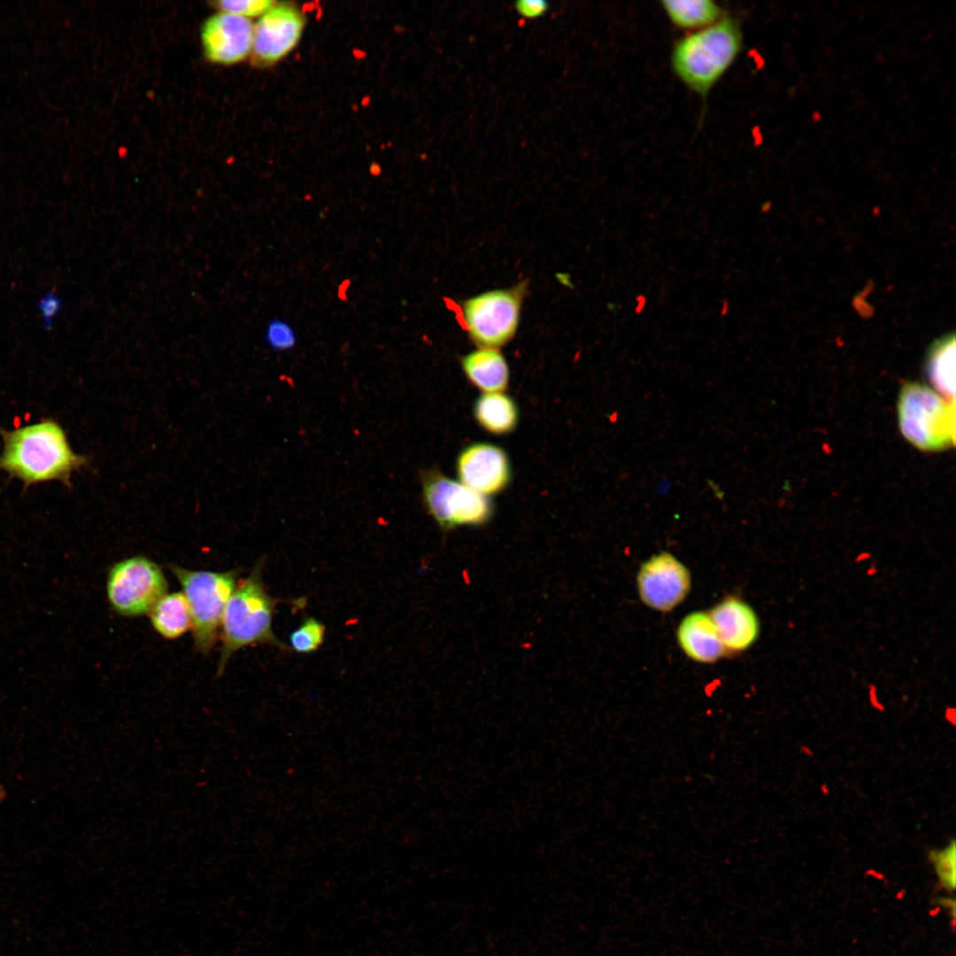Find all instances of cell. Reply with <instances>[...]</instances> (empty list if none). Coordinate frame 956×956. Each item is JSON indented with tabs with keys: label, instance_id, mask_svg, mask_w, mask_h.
I'll use <instances>...</instances> for the list:
<instances>
[{
	"label": "cell",
	"instance_id": "3957f363",
	"mask_svg": "<svg viewBox=\"0 0 956 956\" xmlns=\"http://www.w3.org/2000/svg\"><path fill=\"white\" fill-rule=\"evenodd\" d=\"M261 562L238 581L226 605L221 621V650L218 664L220 675L232 654L256 644H271L287 650L274 635L272 623L278 600L267 592L261 578Z\"/></svg>",
	"mask_w": 956,
	"mask_h": 956
},
{
	"label": "cell",
	"instance_id": "8992f818",
	"mask_svg": "<svg viewBox=\"0 0 956 956\" xmlns=\"http://www.w3.org/2000/svg\"><path fill=\"white\" fill-rule=\"evenodd\" d=\"M179 581L191 615L194 644L204 654L213 647L239 569L225 572L190 570L169 565Z\"/></svg>",
	"mask_w": 956,
	"mask_h": 956
},
{
	"label": "cell",
	"instance_id": "2e32d148",
	"mask_svg": "<svg viewBox=\"0 0 956 956\" xmlns=\"http://www.w3.org/2000/svg\"><path fill=\"white\" fill-rule=\"evenodd\" d=\"M476 422L493 435L513 432L519 420V410L514 400L503 392L482 393L474 402Z\"/></svg>",
	"mask_w": 956,
	"mask_h": 956
},
{
	"label": "cell",
	"instance_id": "7a4b0ae2",
	"mask_svg": "<svg viewBox=\"0 0 956 956\" xmlns=\"http://www.w3.org/2000/svg\"><path fill=\"white\" fill-rule=\"evenodd\" d=\"M742 46L739 21L724 15L713 25L679 39L672 50L671 66L685 86L705 98L733 65Z\"/></svg>",
	"mask_w": 956,
	"mask_h": 956
},
{
	"label": "cell",
	"instance_id": "8fae6325",
	"mask_svg": "<svg viewBox=\"0 0 956 956\" xmlns=\"http://www.w3.org/2000/svg\"><path fill=\"white\" fill-rule=\"evenodd\" d=\"M456 471L460 482L485 497L505 490L512 475L506 452L489 443L465 447L457 458Z\"/></svg>",
	"mask_w": 956,
	"mask_h": 956
},
{
	"label": "cell",
	"instance_id": "7c38bea8",
	"mask_svg": "<svg viewBox=\"0 0 956 956\" xmlns=\"http://www.w3.org/2000/svg\"><path fill=\"white\" fill-rule=\"evenodd\" d=\"M253 27L250 19L236 14L219 12L212 15L201 29L206 58L220 65L243 61L251 53Z\"/></svg>",
	"mask_w": 956,
	"mask_h": 956
},
{
	"label": "cell",
	"instance_id": "603a6c76",
	"mask_svg": "<svg viewBox=\"0 0 956 956\" xmlns=\"http://www.w3.org/2000/svg\"><path fill=\"white\" fill-rule=\"evenodd\" d=\"M274 4L271 0H223L216 2L215 4L220 12L236 14L251 19L252 17L263 15Z\"/></svg>",
	"mask_w": 956,
	"mask_h": 956
},
{
	"label": "cell",
	"instance_id": "5bb4252c",
	"mask_svg": "<svg viewBox=\"0 0 956 956\" xmlns=\"http://www.w3.org/2000/svg\"><path fill=\"white\" fill-rule=\"evenodd\" d=\"M677 640L684 653L702 663H714L727 651L708 613L686 615L677 628Z\"/></svg>",
	"mask_w": 956,
	"mask_h": 956
},
{
	"label": "cell",
	"instance_id": "ac0fdd59",
	"mask_svg": "<svg viewBox=\"0 0 956 956\" xmlns=\"http://www.w3.org/2000/svg\"><path fill=\"white\" fill-rule=\"evenodd\" d=\"M155 630L163 637L175 639L191 628V615L182 592L164 595L150 612Z\"/></svg>",
	"mask_w": 956,
	"mask_h": 956
},
{
	"label": "cell",
	"instance_id": "44dd1931",
	"mask_svg": "<svg viewBox=\"0 0 956 956\" xmlns=\"http://www.w3.org/2000/svg\"><path fill=\"white\" fill-rule=\"evenodd\" d=\"M264 340L276 352L292 350L297 343V335L293 326L281 318L270 319L264 329Z\"/></svg>",
	"mask_w": 956,
	"mask_h": 956
},
{
	"label": "cell",
	"instance_id": "9c48e42d",
	"mask_svg": "<svg viewBox=\"0 0 956 956\" xmlns=\"http://www.w3.org/2000/svg\"><path fill=\"white\" fill-rule=\"evenodd\" d=\"M690 589V571L667 551L650 558L637 574L640 598L647 606L659 612L673 610L683 601Z\"/></svg>",
	"mask_w": 956,
	"mask_h": 956
},
{
	"label": "cell",
	"instance_id": "30bf717a",
	"mask_svg": "<svg viewBox=\"0 0 956 956\" xmlns=\"http://www.w3.org/2000/svg\"><path fill=\"white\" fill-rule=\"evenodd\" d=\"M305 27V19L297 8L287 4H274L261 15L253 27L251 54L256 64H274L297 44Z\"/></svg>",
	"mask_w": 956,
	"mask_h": 956
},
{
	"label": "cell",
	"instance_id": "e0dca14e",
	"mask_svg": "<svg viewBox=\"0 0 956 956\" xmlns=\"http://www.w3.org/2000/svg\"><path fill=\"white\" fill-rule=\"evenodd\" d=\"M660 5L673 25L689 33L712 26L724 16L721 7L712 0H663Z\"/></svg>",
	"mask_w": 956,
	"mask_h": 956
},
{
	"label": "cell",
	"instance_id": "cb8c5ba5",
	"mask_svg": "<svg viewBox=\"0 0 956 956\" xmlns=\"http://www.w3.org/2000/svg\"><path fill=\"white\" fill-rule=\"evenodd\" d=\"M516 11L524 18L534 19L546 12L548 4L544 1H520L515 4Z\"/></svg>",
	"mask_w": 956,
	"mask_h": 956
},
{
	"label": "cell",
	"instance_id": "52a82bcc",
	"mask_svg": "<svg viewBox=\"0 0 956 956\" xmlns=\"http://www.w3.org/2000/svg\"><path fill=\"white\" fill-rule=\"evenodd\" d=\"M422 503L440 529L446 533L459 527H482L493 517L488 497L454 481L437 467L419 472Z\"/></svg>",
	"mask_w": 956,
	"mask_h": 956
},
{
	"label": "cell",
	"instance_id": "277c9868",
	"mask_svg": "<svg viewBox=\"0 0 956 956\" xmlns=\"http://www.w3.org/2000/svg\"><path fill=\"white\" fill-rule=\"evenodd\" d=\"M528 281L494 289L456 303L457 320L476 347L500 349L516 335Z\"/></svg>",
	"mask_w": 956,
	"mask_h": 956
},
{
	"label": "cell",
	"instance_id": "4fadbf2b",
	"mask_svg": "<svg viewBox=\"0 0 956 956\" xmlns=\"http://www.w3.org/2000/svg\"><path fill=\"white\" fill-rule=\"evenodd\" d=\"M727 651H743L758 638L759 623L753 609L735 597H729L708 613Z\"/></svg>",
	"mask_w": 956,
	"mask_h": 956
},
{
	"label": "cell",
	"instance_id": "484cf974",
	"mask_svg": "<svg viewBox=\"0 0 956 956\" xmlns=\"http://www.w3.org/2000/svg\"><path fill=\"white\" fill-rule=\"evenodd\" d=\"M645 297L644 296L636 297V301L638 305H636V307L635 309L636 313H640L643 311L645 306Z\"/></svg>",
	"mask_w": 956,
	"mask_h": 956
},
{
	"label": "cell",
	"instance_id": "ffe728a7",
	"mask_svg": "<svg viewBox=\"0 0 956 956\" xmlns=\"http://www.w3.org/2000/svg\"><path fill=\"white\" fill-rule=\"evenodd\" d=\"M325 632L326 627L319 620L313 617L305 619L289 636L291 650L297 653L316 651L324 641Z\"/></svg>",
	"mask_w": 956,
	"mask_h": 956
},
{
	"label": "cell",
	"instance_id": "9a60e30c",
	"mask_svg": "<svg viewBox=\"0 0 956 956\" xmlns=\"http://www.w3.org/2000/svg\"><path fill=\"white\" fill-rule=\"evenodd\" d=\"M466 379L483 393L506 389L510 370L500 349L476 347L459 358Z\"/></svg>",
	"mask_w": 956,
	"mask_h": 956
},
{
	"label": "cell",
	"instance_id": "4316f807",
	"mask_svg": "<svg viewBox=\"0 0 956 956\" xmlns=\"http://www.w3.org/2000/svg\"><path fill=\"white\" fill-rule=\"evenodd\" d=\"M729 302H728V300H727V299H724V300L722 301V304H721V314L724 316V315H725V314H726V313L728 312V311H729Z\"/></svg>",
	"mask_w": 956,
	"mask_h": 956
},
{
	"label": "cell",
	"instance_id": "ba28073f",
	"mask_svg": "<svg viewBox=\"0 0 956 956\" xmlns=\"http://www.w3.org/2000/svg\"><path fill=\"white\" fill-rule=\"evenodd\" d=\"M167 588L161 567L143 555L113 564L107 575L109 603L118 614L126 617L150 613Z\"/></svg>",
	"mask_w": 956,
	"mask_h": 956
},
{
	"label": "cell",
	"instance_id": "d6986e66",
	"mask_svg": "<svg viewBox=\"0 0 956 956\" xmlns=\"http://www.w3.org/2000/svg\"><path fill=\"white\" fill-rule=\"evenodd\" d=\"M928 376L936 389L948 400L955 397V339L949 335L931 347L927 362Z\"/></svg>",
	"mask_w": 956,
	"mask_h": 956
},
{
	"label": "cell",
	"instance_id": "5b68a950",
	"mask_svg": "<svg viewBox=\"0 0 956 956\" xmlns=\"http://www.w3.org/2000/svg\"><path fill=\"white\" fill-rule=\"evenodd\" d=\"M898 425L903 436L923 451H940L955 443V401L930 388L906 382L898 401Z\"/></svg>",
	"mask_w": 956,
	"mask_h": 956
},
{
	"label": "cell",
	"instance_id": "7402d4cb",
	"mask_svg": "<svg viewBox=\"0 0 956 956\" xmlns=\"http://www.w3.org/2000/svg\"><path fill=\"white\" fill-rule=\"evenodd\" d=\"M929 858L934 865L943 888L948 890L955 889L956 879V850L955 842L952 840L944 848L938 851H931Z\"/></svg>",
	"mask_w": 956,
	"mask_h": 956
},
{
	"label": "cell",
	"instance_id": "6da1fadb",
	"mask_svg": "<svg viewBox=\"0 0 956 956\" xmlns=\"http://www.w3.org/2000/svg\"><path fill=\"white\" fill-rule=\"evenodd\" d=\"M0 470L26 486L50 481L70 486L73 473L88 465V458L72 449L65 430L53 420L12 430L0 428Z\"/></svg>",
	"mask_w": 956,
	"mask_h": 956
},
{
	"label": "cell",
	"instance_id": "d4e9b609",
	"mask_svg": "<svg viewBox=\"0 0 956 956\" xmlns=\"http://www.w3.org/2000/svg\"><path fill=\"white\" fill-rule=\"evenodd\" d=\"M61 301L51 294H48L42 299L39 307L41 312H42V317L44 319L46 326L50 327L51 325V320L53 317L57 314V312L59 311Z\"/></svg>",
	"mask_w": 956,
	"mask_h": 956
}]
</instances>
